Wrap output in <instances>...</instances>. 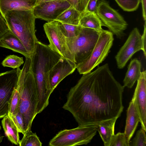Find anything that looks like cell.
<instances>
[{"label":"cell","instance_id":"1","mask_svg":"<svg viewBox=\"0 0 146 146\" xmlns=\"http://www.w3.org/2000/svg\"><path fill=\"white\" fill-rule=\"evenodd\" d=\"M124 88L106 64L83 74L70 88L62 108L72 114L78 126L118 118L124 108Z\"/></svg>","mask_w":146,"mask_h":146},{"label":"cell","instance_id":"2","mask_svg":"<svg viewBox=\"0 0 146 146\" xmlns=\"http://www.w3.org/2000/svg\"><path fill=\"white\" fill-rule=\"evenodd\" d=\"M61 56L49 45L38 40L31 58L32 69L35 79L38 94L36 114L40 113L49 104L50 96L53 92L50 83L49 73Z\"/></svg>","mask_w":146,"mask_h":146},{"label":"cell","instance_id":"3","mask_svg":"<svg viewBox=\"0 0 146 146\" xmlns=\"http://www.w3.org/2000/svg\"><path fill=\"white\" fill-rule=\"evenodd\" d=\"M31 65V58H26L17 85L20 96L19 111L23 118L25 133L31 130L33 121L37 115L38 94Z\"/></svg>","mask_w":146,"mask_h":146},{"label":"cell","instance_id":"4","mask_svg":"<svg viewBox=\"0 0 146 146\" xmlns=\"http://www.w3.org/2000/svg\"><path fill=\"white\" fill-rule=\"evenodd\" d=\"M9 29L20 40L32 58L38 40L35 32V20L32 10H13L3 17Z\"/></svg>","mask_w":146,"mask_h":146},{"label":"cell","instance_id":"5","mask_svg":"<svg viewBox=\"0 0 146 146\" xmlns=\"http://www.w3.org/2000/svg\"><path fill=\"white\" fill-rule=\"evenodd\" d=\"M98 127V124L88 125L61 130L50 140L48 145L74 146L87 145L96 134Z\"/></svg>","mask_w":146,"mask_h":146},{"label":"cell","instance_id":"6","mask_svg":"<svg viewBox=\"0 0 146 146\" xmlns=\"http://www.w3.org/2000/svg\"><path fill=\"white\" fill-rule=\"evenodd\" d=\"M101 31L82 27L77 36L66 38L68 46L77 66L91 54L99 38Z\"/></svg>","mask_w":146,"mask_h":146},{"label":"cell","instance_id":"7","mask_svg":"<svg viewBox=\"0 0 146 146\" xmlns=\"http://www.w3.org/2000/svg\"><path fill=\"white\" fill-rule=\"evenodd\" d=\"M113 40V34L110 31L103 29L91 54L76 66L79 74H84L89 73L102 63L110 52Z\"/></svg>","mask_w":146,"mask_h":146},{"label":"cell","instance_id":"8","mask_svg":"<svg viewBox=\"0 0 146 146\" xmlns=\"http://www.w3.org/2000/svg\"><path fill=\"white\" fill-rule=\"evenodd\" d=\"M96 13L101 20L102 26L107 27L117 38H121L124 35V32L128 25L127 23L106 1H98Z\"/></svg>","mask_w":146,"mask_h":146},{"label":"cell","instance_id":"9","mask_svg":"<svg viewBox=\"0 0 146 146\" xmlns=\"http://www.w3.org/2000/svg\"><path fill=\"white\" fill-rule=\"evenodd\" d=\"M44 29L49 40V45L62 57L74 62L73 56L67 45L66 38L62 33L60 22L56 20L48 22L43 25Z\"/></svg>","mask_w":146,"mask_h":146},{"label":"cell","instance_id":"10","mask_svg":"<svg viewBox=\"0 0 146 146\" xmlns=\"http://www.w3.org/2000/svg\"><path fill=\"white\" fill-rule=\"evenodd\" d=\"M21 70L18 68L0 73V119L8 114L10 99L17 86Z\"/></svg>","mask_w":146,"mask_h":146},{"label":"cell","instance_id":"11","mask_svg":"<svg viewBox=\"0 0 146 146\" xmlns=\"http://www.w3.org/2000/svg\"><path fill=\"white\" fill-rule=\"evenodd\" d=\"M143 49L141 35L138 29L135 28L115 56L118 68H123L134 54Z\"/></svg>","mask_w":146,"mask_h":146},{"label":"cell","instance_id":"12","mask_svg":"<svg viewBox=\"0 0 146 146\" xmlns=\"http://www.w3.org/2000/svg\"><path fill=\"white\" fill-rule=\"evenodd\" d=\"M71 5L66 0H58L36 5L32 10L35 18L49 22L55 20L60 14Z\"/></svg>","mask_w":146,"mask_h":146},{"label":"cell","instance_id":"13","mask_svg":"<svg viewBox=\"0 0 146 146\" xmlns=\"http://www.w3.org/2000/svg\"><path fill=\"white\" fill-rule=\"evenodd\" d=\"M76 68L74 62L61 57L53 66L49 73L51 88L53 91L66 77L72 73Z\"/></svg>","mask_w":146,"mask_h":146},{"label":"cell","instance_id":"14","mask_svg":"<svg viewBox=\"0 0 146 146\" xmlns=\"http://www.w3.org/2000/svg\"><path fill=\"white\" fill-rule=\"evenodd\" d=\"M137 89L138 86L137 85L133 98L127 110L126 124L124 133L129 146L130 140L133 135L139 122L140 121L136 105Z\"/></svg>","mask_w":146,"mask_h":146},{"label":"cell","instance_id":"15","mask_svg":"<svg viewBox=\"0 0 146 146\" xmlns=\"http://www.w3.org/2000/svg\"><path fill=\"white\" fill-rule=\"evenodd\" d=\"M136 105L140 118L141 127L146 131V71L141 72L137 80Z\"/></svg>","mask_w":146,"mask_h":146},{"label":"cell","instance_id":"16","mask_svg":"<svg viewBox=\"0 0 146 146\" xmlns=\"http://www.w3.org/2000/svg\"><path fill=\"white\" fill-rule=\"evenodd\" d=\"M0 47L19 52L25 58L30 57L20 40L9 30L0 38Z\"/></svg>","mask_w":146,"mask_h":146},{"label":"cell","instance_id":"17","mask_svg":"<svg viewBox=\"0 0 146 146\" xmlns=\"http://www.w3.org/2000/svg\"><path fill=\"white\" fill-rule=\"evenodd\" d=\"M36 0H0V13L3 18L7 12L13 10H33Z\"/></svg>","mask_w":146,"mask_h":146},{"label":"cell","instance_id":"18","mask_svg":"<svg viewBox=\"0 0 146 146\" xmlns=\"http://www.w3.org/2000/svg\"><path fill=\"white\" fill-rule=\"evenodd\" d=\"M141 63L136 58L132 60L129 64L123 80V86L131 88L135 82L139 78L141 72Z\"/></svg>","mask_w":146,"mask_h":146},{"label":"cell","instance_id":"19","mask_svg":"<svg viewBox=\"0 0 146 146\" xmlns=\"http://www.w3.org/2000/svg\"><path fill=\"white\" fill-rule=\"evenodd\" d=\"M117 117L102 122L98 125L99 132L105 146H109L111 140L115 135V124Z\"/></svg>","mask_w":146,"mask_h":146},{"label":"cell","instance_id":"20","mask_svg":"<svg viewBox=\"0 0 146 146\" xmlns=\"http://www.w3.org/2000/svg\"><path fill=\"white\" fill-rule=\"evenodd\" d=\"M79 25L83 28L101 31L103 29L101 21L96 13L84 11L81 13Z\"/></svg>","mask_w":146,"mask_h":146},{"label":"cell","instance_id":"21","mask_svg":"<svg viewBox=\"0 0 146 146\" xmlns=\"http://www.w3.org/2000/svg\"><path fill=\"white\" fill-rule=\"evenodd\" d=\"M1 123L5 135L9 140L12 143L19 145L20 142L19 132L8 115L3 118Z\"/></svg>","mask_w":146,"mask_h":146},{"label":"cell","instance_id":"22","mask_svg":"<svg viewBox=\"0 0 146 146\" xmlns=\"http://www.w3.org/2000/svg\"><path fill=\"white\" fill-rule=\"evenodd\" d=\"M81 13L71 5L60 14L55 20L62 23L79 25Z\"/></svg>","mask_w":146,"mask_h":146},{"label":"cell","instance_id":"23","mask_svg":"<svg viewBox=\"0 0 146 146\" xmlns=\"http://www.w3.org/2000/svg\"><path fill=\"white\" fill-rule=\"evenodd\" d=\"M42 143L36 133L31 130L26 132L22 139L20 140V146H41Z\"/></svg>","mask_w":146,"mask_h":146},{"label":"cell","instance_id":"24","mask_svg":"<svg viewBox=\"0 0 146 146\" xmlns=\"http://www.w3.org/2000/svg\"><path fill=\"white\" fill-rule=\"evenodd\" d=\"M60 26L62 33L66 38H72L77 36L79 34L82 27L80 25L62 23L60 22Z\"/></svg>","mask_w":146,"mask_h":146},{"label":"cell","instance_id":"25","mask_svg":"<svg viewBox=\"0 0 146 146\" xmlns=\"http://www.w3.org/2000/svg\"><path fill=\"white\" fill-rule=\"evenodd\" d=\"M19 94L16 86L14 89L10 99L8 112L14 115L17 114L19 111Z\"/></svg>","mask_w":146,"mask_h":146},{"label":"cell","instance_id":"26","mask_svg":"<svg viewBox=\"0 0 146 146\" xmlns=\"http://www.w3.org/2000/svg\"><path fill=\"white\" fill-rule=\"evenodd\" d=\"M23 57L14 55L8 56L3 61L2 64L4 67H8L13 69L19 67L24 63Z\"/></svg>","mask_w":146,"mask_h":146},{"label":"cell","instance_id":"27","mask_svg":"<svg viewBox=\"0 0 146 146\" xmlns=\"http://www.w3.org/2000/svg\"><path fill=\"white\" fill-rule=\"evenodd\" d=\"M118 5L124 11L130 12L135 11L138 8L141 0H115Z\"/></svg>","mask_w":146,"mask_h":146},{"label":"cell","instance_id":"28","mask_svg":"<svg viewBox=\"0 0 146 146\" xmlns=\"http://www.w3.org/2000/svg\"><path fill=\"white\" fill-rule=\"evenodd\" d=\"M146 131L141 127L137 132L135 137L130 141L129 146H146Z\"/></svg>","mask_w":146,"mask_h":146},{"label":"cell","instance_id":"29","mask_svg":"<svg viewBox=\"0 0 146 146\" xmlns=\"http://www.w3.org/2000/svg\"><path fill=\"white\" fill-rule=\"evenodd\" d=\"M7 115L15 124L19 132L24 135L25 133L24 122L21 114L18 111L15 115L8 112Z\"/></svg>","mask_w":146,"mask_h":146},{"label":"cell","instance_id":"30","mask_svg":"<svg viewBox=\"0 0 146 146\" xmlns=\"http://www.w3.org/2000/svg\"><path fill=\"white\" fill-rule=\"evenodd\" d=\"M109 146H129L124 133L118 132L111 139Z\"/></svg>","mask_w":146,"mask_h":146},{"label":"cell","instance_id":"31","mask_svg":"<svg viewBox=\"0 0 146 146\" xmlns=\"http://www.w3.org/2000/svg\"><path fill=\"white\" fill-rule=\"evenodd\" d=\"M89 0H68L71 5L81 13L84 11Z\"/></svg>","mask_w":146,"mask_h":146},{"label":"cell","instance_id":"32","mask_svg":"<svg viewBox=\"0 0 146 146\" xmlns=\"http://www.w3.org/2000/svg\"><path fill=\"white\" fill-rule=\"evenodd\" d=\"M97 0H89L84 11L96 13Z\"/></svg>","mask_w":146,"mask_h":146},{"label":"cell","instance_id":"33","mask_svg":"<svg viewBox=\"0 0 146 146\" xmlns=\"http://www.w3.org/2000/svg\"><path fill=\"white\" fill-rule=\"evenodd\" d=\"M9 30L5 20L0 15V38Z\"/></svg>","mask_w":146,"mask_h":146},{"label":"cell","instance_id":"34","mask_svg":"<svg viewBox=\"0 0 146 146\" xmlns=\"http://www.w3.org/2000/svg\"><path fill=\"white\" fill-rule=\"evenodd\" d=\"M144 29L143 34L142 36V41L144 54L145 57L146 56V22L145 21L144 25Z\"/></svg>","mask_w":146,"mask_h":146},{"label":"cell","instance_id":"35","mask_svg":"<svg viewBox=\"0 0 146 146\" xmlns=\"http://www.w3.org/2000/svg\"><path fill=\"white\" fill-rule=\"evenodd\" d=\"M141 1L143 17L144 21H146V0H141Z\"/></svg>","mask_w":146,"mask_h":146},{"label":"cell","instance_id":"36","mask_svg":"<svg viewBox=\"0 0 146 146\" xmlns=\"http://www.w3.org/2000/svg\"><path fill=\"white\" fill-rule=\"evenodd\" d=\"M56 0H36V5Z\"/></svg>","mask_w":146,"mask_h":146},{"label":"cell","instance_id":"37","mask_svg":"<svg viewBox=\"0 0 146 146\" xmlns=\"http://www.w3.org/2000/svg\"><path fill=\"white\" fill-rule=\"evenodd\" d=\"M3 137V136H1L0 135V143H1L2 142Z\"/></svg>","mask_w":146,"mask_h":146},{"label":"cell","instance_id":"38","mask_svg":"<svg viewBox=\"0 0 146 146\" xmlns=\"http://www.w3.org/2000/svg\"><path fill=\"white\" fill-rule=\"evenodd\" d=\"M1 126L0 124V130H1Z\"/></svg>","mask_w":146,"mask_h":146},{"label":"cell","instance_id":"39","mask_svg":"<svg viewBox=\"0 0 146 146\" xmlns=\"http://www.w3.org/2000/svg\"><path fill=\"white\" fill-rule=\"evenodd\" d=\"M67 1L68 0H66Z\"/></svg>","mask_w":146,"mask_h":146}]
</instances>
